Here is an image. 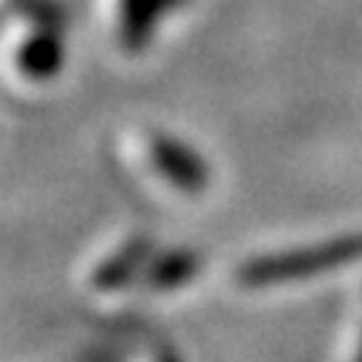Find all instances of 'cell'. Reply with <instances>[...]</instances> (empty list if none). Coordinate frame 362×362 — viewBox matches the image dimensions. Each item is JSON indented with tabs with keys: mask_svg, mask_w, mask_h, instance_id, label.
Masks as SVG:
<instances>
[{
	"mask_svg": "<svg viewBox=\"0 0 362 362\" xmlns=\"http://www.w3.org/2000/svg\"><path fill=\"white\" fill-rule=\"evenodd\" d=\"M362 259V232L359 235H339L329 242H315V245L288 248L279 255H265V259H252L238 269V279L248 288H269V285H288L298 279H309L319 272H332L339 265Z\"/></svg>",
	"mask_w": 362,
	"mask_h": 362,
	"instance_id": "obj_1",
	"label": "cell"
},
{
	"mask_svg": "<svg viewBox=\"0 0 362 362\" xmlns=\"http://www.w3.org/2000/svg\"><path fill=\"white\" fill-rule=\"evenodd\" d=\"M148 155L155 161V168L165 175V178L178 188V192H205L208 185V168L205 161L194 155L188 144H181L178 138H168V134H151L148 141Z\"/></svg>",
	"mask_w": 362,
	"mask_h": 362,
	"instance_id": "obj_2",
	"label": "cell"
},
{
	"mask_svg": "<svg viewBox=\"0 0 362 362\" xmlns=\"http://www.w3.org/2000/svg\"><path fill=\"white\" fill-rule=\"evenodd\" d=\"M178 0H121L117 4V34L124 51H141L161 13L175 7Z\"/></svg>",
	"mask_w": 362,
	"mask_h": 362,
	"instance_id": "obj_3",
	"label": "cell"
},
{
	"mask_svg": "<svg viewBox=\"0 0 362 362\" xmlns=\"http://www.w3.org/2000/svg\"><path fill=\"white\" fill-rule=\"evenodd\" d=\"M17 64L24 71V78L30 81H47L57 74V67H61V34L54 30L51 21L37 27L24 40V47L17 54Z\"/></svg>",
	"mask_w": 362,
	"mask_h": 362,
	"instance_id": "obj_4",
	"label": "cell"
},
{
	"mask_svg": "<svg viewBox=\"0 0 362 362\" xmlns=\"http://www.w3.org/2000/svg\"><path fill=\"white\" fill-rule=\"evenodd\" d=\"M148 255H151V248H148V242H144V238L128 242V245L121 248L117 255H111L101 269L94 272V288H107V292H111V288L128 285L138 272L148 269Z\"/></svg>",
	"mask_w": 362,
	"mask_h": 362,
	"instance_id": "obj_5",
	"label": "cell"
},
{
	"mask_svg": "<svg viewBox=\"0 0 362 362\" xmlns=\"http://www.w3.org/2000/svg\"><path fill=\"white\" fill-rule=\"evenodd\" d=\"M198 265H202V259L194 252H168V255L151 262L144 269V275H148V285L155 292H168V288H178V285L188 282L198 272Z\"/></svg>",
	"mask_w": 362,
	"mask_h": 362,
	"instance_id": "obj_6",
	"label": "cell"
},
{
	"mask_svg": "<svg viewBox=\"0 0 362 362\" xmlns=\"http://www.w3.org/2000/svg\"><path fill=\"white\" fill-rule=\"evenodd\" d=\"M158 362H178V359H175V356H161V359H158Z\"/></svg>",
	"mask_w": 362,
	"mask_h": 362,
	"instance_id": "obj_7",
	"label": "cell"
},
{
	"mask_svg": "<svg viewBox=\"0 0 362 362\" xmlns=\"http://www.w3.org/2000/svg\"><path fill=\"white\" fill-rule=\"evenodd\" d=\"M359 362H362V349H359Z\"/></svg>",
	"mask_w": 362,
	"mask_h": 362,
	"instance_id": "obj_8",
	"label": "cell"
}]
</instances>
